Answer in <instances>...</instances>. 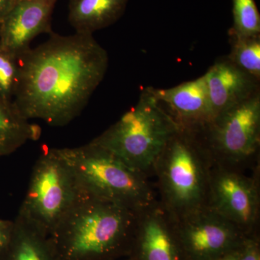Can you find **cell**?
I'll return each instance as SVG.
<instances>
[{
	"instance_id": "obj_10",
	"label": "cell",
	"mask_w": 260,
	"mask_h": 260,
	"mask_svg": "<svg viewBox=\"0 0 260 260\" xmlns=\"http://www.w3.org/2000/svg\"><path fill=\"white\" fill-rule=\"evenodd\" d=\"M58 0H17L0 23V48L19 57L42 34L50 35L51 18Z\"/></svg>"
},
{
	"instance_id": "obj_24",
	"label": "cell",
	"mask_w": 260,
	"mask_h": 260,
	"mask_svg": "<svg viewBox=\"0 0 260 260\" xmlns=\"http://www.w3.org/2000/svg\"><path fill=\"white\" fill-rule=\"evenodd\" d=\"M2 221H3V220H2V219H0V223H1Z\"/></svg>"
},
{
	"instance_id": "obj_1",
	"label": "cell",
	"mask_w": 260,
	"mask_h": 260,
	"mask_svg": "<svg viewBox=\"0 0 260 260\" xmlns=\"http://www.w3.org/2000/svg\"><path fill=\"white\" fill-rule=\"evenodd\" d=\"M20 79L13 102L28 120L53 126L81 114L105 77L109 56L92 34L52 32L18 57Z\"/></svg>"
},
{
	"instance_id": "obj_4",
	"label": "cell",
	"mask_w": 260,
	"mask_h": 260,
	"mask_svg": "<svg viewBox=\"0 0 260 260\" xmlns=\"http://www.w3.org/2000/svg\"><path fill=\"white\" fill-rule=\"evenodd\" d=\"M58 149L86 194L138 212L158 201L149 176L93 142Z\"/></svg>"
},
{
	"instance_id": "obj_9",
	"label": "cell",
	"mask_w": 260,
	"mask_h": 260,
	"mask_svg": "<svg viewBox=\"0 0 260 260\" xmlns=\"http://www.w3.org/2000/svg\"><path fill=\"white\" fill-rule=\"evenodd\" d=\"M172 220L179 245L195 260H216L246 235L209 206Z\"/></svg>"
},
{
	"instance_id": "obj_13",
	"label": "cell",
	"mask_w": 260,
	"mask_h": 260,
	"mask_svg": "<svg viewBox=\"0 0 260 260\" xmlns=\"http://www.w3.org/2000/svg\"><path fill=\"white\" fill-rule=\"evenodd\" d=\"M135 234L140 259L181 260L172 217L159 201L140 212Z\"/></svg>"
},
{
	"instance_id": "obj_5",
	"label": "cell",
	"mask_w": 260,
	"mask_h": 260,
	"mask_svg": "<svg viewBox=\"0 0 260 260\" xmlns=\"http://www.w3.org/2000/svg\"><path fill=\"white\" fill-rule=\"evenodd\" d=\"M179 126L151 90L92 142L150 177L155 162Z\"/></svg>"
},
{
	"instance_id": "obj_18",
	"label": "cell",
	"mask_w": 260,
	"mask_h": 260,
	"mask_svg": "<svg viewBox=\"0 0 260 260\" xmlns=\"http://www.w3.org/2000/svg\"><path fill=\"white\" fill-rule=\"evenodd\" d=\"M232 40V51L227 56L234 64L260 80V36Z\"/></svg>"
},
{
	"instance_id": "obj_3",
	"label": "cell",
	"mask_w": 260,
	"mask_h": 260,
	"mask_svg": "<svg viewBox=\"0 0 260 260\" xmlns=\"http://www.w3.org/2000/svg\"><path fill=\"white\" fill-rule=\"evenodd\" d=\"M215 162L203 130L179 126L153 168L160 204L173 219L208 206Z\"/></svg>"
},
{
	"instance_id": "obj_6",
	"label": "cell",
	"mask_w": 260,
	"mask_h": 260,
	"mask_svg": "<svg viewBox=\"0 0 260 260\" xmlns=\"http://www.w3.org/2000/svg\"><path fill=\"white\" fill-rule=\"evenodd\" d=\"M84 193L59 149L46 148L32 167L18 216L49 237Z\"/></svg>"
},
{
	"instance_id": "obj_22",
	"label": "cell",
	"mask_w": 260,
	"mask_h": 260,
	"mask_svg": "<svg viewBox=\"0 0 260 260\" xmlns=\"http://www.w3.org/2000/svg\"><path fill=\"white\" fill-rule=\"evenodd\" d=\"M17 0H0V23L9 13Z\"/></svg>"
},
{
	"instance_id": "obj_11",
	"label": "cell",
	"mask_w": 260,
	"mask_h": 260,
	"mask_svg": "<svg viewBox=\"0 0 260 260\" xmlns=\"http://www.w3.org/2000/svg\"><path fill=\"white\" fill-rule=\"evenodd\" d=\"M151 90L180 127L203 130L213 120L205 75L173 88Z\"/></svg>"
},
{
	"instance_id": "obj_21",
	"label": "cell",
	"mask_w": 260,
	"mask_h": 260,
	"mask_svg": "<svg viewBox=\"0 0 260 260\" xmlns=\"http://www.w3.org/2000/svg\"><path fill=\"white\" fill-rule=\"evenodd\" d=\"M14 222L3 220L0 223V256L4 254L9 245Z\"/></svg>"
},
{
	"instance_id": "obj_16",
	"label": "cell",
	"mask_w": 260,
	"mask_h": 260,
	"mask_svg": "<svg viewBox=\"0 0 260 260\" xmlns=\"http://www.w3.org/2000/svg\"><path fill=\"white\" fill-rule=\"evenodd\" d=\"M8 249L9 260H57L49 237L18 216Z\"/></svg>"
},
{
	"instance_id": "obj_7",
	"label": "cell",
	"mask_w": 260,
	"mask_h": 260,
	"mask_svg": "<svg viewBox=\"0 0 260 260\" xmlns=\"http://www.w3.org/2000/svg\"><path fill=\"white\" fill-rule=\"evenodd\" d=\"M203 133L215 162L246 168L259 151V92L218 114Z\"/></svg>"
},
{
	"instance_id": "obj_23",
	"label": "cell",
	"mask_w": 260,
	"mask_h": 260,
	"mask_svg": "<svg viewBox=\"0 0 260 260\" xmlns=\"http://www.w3.org/2000/svg\"><path fill=\"white\" fill-rule=\"evenodd\" d=\"M240 248H237L234 249L228 254H225L221 257L218 258L216 260H238L239 259V252H240Z\"/></svg>"
},
{
	"instance_id": "obj_14",
	"label": "cell",
	"mask_w": 260,
	"mask_h": 260,
	"mask_svg": "<svg viewBox=\"0 0 260 260\" xmlns=\"http://www.w3.org/2000/svg\"><path fill=\"white\" fill-rule=\"evenodd\" d=\"M129 0H69L70 25L75 32L92 34L117 22Z\"/></svg>"
},
{
	"instance_id": "obj_12",
	"label": "cell",
	"mask_w": 260,
	"mask_h": 260,
	"mask_svg": "<svg viewBox=\"0 0 260 260\" xmlns=\"http://www.w3.org/2000/svg\"><path fill=\"white\" fill-rule=\"evenodd\" d=\"M205 77L213 119L259 92V80L238 68L228 57L215 61Z\"/></svg>"
},
{
	"instance_id": "obj_17",
	"label": "cell",
	"mask_w": 260,
	"mask_h": 260,
	"mask_svg": "<svg viewBox=\"0 0 260 260\" xmlns=\"http://www.w3.org/2000/svg\"><path fill=\"white\" fill-rule=\"evenodd\" d=\"M231 38L244 39L260 36V15L254 0H233Z\"/></svg>"
},
{
	"instance_id": "obj_15",
	"label": "cell",
	"mask_w": 260,
	"mask_h": 260,
	"mask_svg": "<svg viewBox=\"0 0 260 260\" xmlns=\"http://www.w3.org/2000/svg\"><path fill=\"white\" fill-rule=\"evenodd\" d=\"M40 126L22 115L13 102L0 98V157L10 155L27 142L40 138Z\"/></svg>"
},
{
	"instance_id": "obj_8",
	"label": "cell",
	"mask_w": 260,
	"mask_h": 260,
	"mask_svg": "<svg viewBox=\"0 0 260 260\" xmlns=\"http://www.w3.org/2000/svg\"><path fill=\"white\" fill-rule=\"evenodd\" d=\"M259 197L257 173L250 177L242 169L214 162L208 206L244 234L251 232L259 222Z\"/></svg>"
},
{
	"instance_id": "obj_19",
	"label": "cell",
	"mask_w": 260,
	"mask_h": 260,
	"mask_svg": "<svg viewBox=\"0 0 260 260\" xmlns=\"http://www.w3.org/2000/svg\"><path fill=\"white\" fill-rule=\"evenodd\" d=\"M20 79L18 58L0 48V98L13 102Z\"/></svg>"
},
{
	"instance_id": "obj_2",
	"label": "cell",
	"mask_w": 260,
	"mask_h": 260,
	"mask_svg": "<svg viewBox=\"0 0 260 260\" xmlns=\"http://www.w3.org/2000/svg\"><path fill=\"white\" fill-rule=\"evenodd\" d=\"M84 193L49 237L57 260H99L114 254L136 230L138 215Z\"/></svg>"
},
{
	"instance_id": "obj_20",
	"label": "cell",
	"mask_w": 260,
	"mask_h": 260,
	"mask_svg": "<svg viewBox=\"0 0 260 260\" xmlns=\"http://www.w3.org/2000/svg\"><path fill=\"white\" fill-rule=\"evenodd\" d=\"M238 260H260V253L257 244L254 241L246 240L241 247Z\"/></svg>"
}]
</instances>
